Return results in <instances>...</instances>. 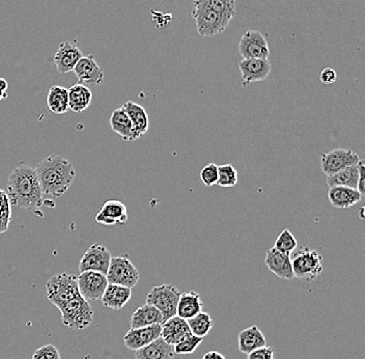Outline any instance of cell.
Returning <instances> with one entry per match:
<instances>
[{"instance_id":"12","label":"cell","mask_w":365,"mask_h":359,"mask_svg":"<svg viewBox=\"0 0 365 359\" xmlns=\"http://www.w3.org/2000/svg\"><path fill=\"white\" fill-rule=\"evenodd\" d=\"M112 254L105 245L94 243L85 252L79 263V271H97L107 273Z\"/></svg>"},{"instance_id":"33","label":"cell","mask_w":365,"mask_h":359,"mask_svg":"<svg viewBox=\"0 0 365 359\" xmlns=\"http://www.w3.org/2000/svg\"><path fill=\"white\" fill-rule=\"evenodd\" d=\"M273 247H275L278 252H282V254L291 256L297 250L298 242L295 236L292 234L291 230L285 229L278 235Z\"/></svg>"},{"instance_id":"17","label":"cell","mask_w":365,"mask_h":359,"mask_svg":"<svg viewBox=\"0 0 365 359\" xmlns=\"http://www.w3.org/2000/svg\"><path fill=\"white\" fill-rule=\"evenodd\" d=\"M83 57V52L75 44L64 42L59 46V49L55 53L53 61H54L59 73L68 74V73L73 72L75 66Z\"/></svg>"},{"instance_id":"16","label":"cell","mask_w":365,"mask_h":359,"mask_svg":"<svg viewBox=\"0 0 365 359\" xmlns=\"http://www.w3.org/2000/svg\"><path fill=\"white\" fill-rule=\"evenodd\" d=\"M161 336V324L152 325V326L135 328L131 329L124 336V343L127 349L131 351H137L150 343L156 341Z\"/></svg>"},{"instance_id":"28","label":"cell","mask_w":365,"mask_h":359,"mask_svg":"<svg viewBox=\"0 0 365 359\" xmlns=\"http://www.w3.org/2000/svg\"><path fill=\"white\" fill-rule=\"evenodd\" d=\"M110 127L114 133L123 139V141H137L131 121L123 107L117 108L112 112L110 117Z\"/></svg>"},{"instance_id":"23","label":"cell","mask_w":365,"mask_h":359,"mask_svg":"<svg viewBox=\"0 0 365 359\" xmlns=\"http://www.w3.org/2000/svg\"><path fill=\"white\" fill-rule=\"evenodd\" d=\"M267 346L265 336L258 326L245 328L238 336V348L241 353L249 355L250 352Z\"/></svg>"},{"instance_id":"18","label":"cell","mask_w":365,"mask_h":359,"mask_svg":"<svg viewBox=\"0 0 365 359\" xmlns=\"http://www.w3.org/2000/svg\"><path fill=\"white\" fill-rule=\"evenodd\" d=\"M265 264L268 269L278 278L285 281L294 278L291 256L278 252L275 247H271L265 252Z\"/></svg>"},{"instance_id":"42","label":"cell","mask_w":365,"mask_h":359,"mask_svg":"<svg viewBox=\"0 0 365 359\" xmlns=\"http://www.w3.org/2000/svg\"><path fill=\"white\" fill-rule=\"evenodd\" d=\"M201 359H227L223 354L218 351H210L205 353Z\"/></svg>"},{"instance_id":"34","label":"cell","mask_w":365,"mask_h":359,"mask_svg":"<svg viewBox=\"0 0 365 359\" xmlns=\"http://www.w3.org/2000/svg\"><path fill=\"white\" fill-rule=\"evenodd\" d=\"M238 183V172L232 164L218 166V181L217 185L223 188L234 187Z\"/></svg>"},{"instance_id":"25","label":"cell","mask_w":365,"mask_h":359,"mask_svg":"<svg viewBox=\"0 0 365 359\" xmlns=\"http://www.w3.org/2000/svg\"><path fill=\"white\" fill-rule=\"evenodd\" d=\"M68 108L75 114H80L90 107L92 101V93L84 84L77 83L68 88Z\"/></svg>"},{"instance_id":"6","label":"cell","mask_w":365,"mask_h":359,"mask_svg":"<svg viewBox=\"0 0 365 359\" xmlns=\"http://www.w3.org/2000/svg\"><path fill=\"white\" fill-rule=\"evenodd\" d=\"M46 295L48 300L54 307H61L66 301L80 295L77 285V276L68 273L51 276L46 283Z\"/></svg>"},{"instance_id":"14","label":"cell","mask_w":365,"mask_h":359,"mask_svg":"<svg viewBox=\"0 0 365 359\" xmlns=\"http://www.w3.org/2000/svg\"><path fill=\"white\" fill-rule=\"evenodd\" d=\"M241 75H242V86L253 82L264 81L269 77L272 66L269 59H245L239 63Z\"/></svg>"},{"instance_id":"38","label":"cell","mask_w":365,"mask_h":359,"mask_svg":"<svg viewBox=\"0 0 365 359\" xmlns=\"http://www.w3.org/2000/svg\"><path fill=\"white\" fill-rule=\"evenodd\" d=\"M32 359H61V354L55 346L44 345L35 350Z\"/></svg>"},{"instance_id":"32","label":"cell","mask_w":365,"mask_h":359,"mask_svg":"<svg viewBox=\"0 0 365 359\" xmlns=\"http://www.w3.org/2000/svg\"><path fill=\"white\" fill-rule=\"evenodd\" d=\"M193 4L211 8L225 16L231 18L236 16V0H194Z\"/></svg>"},{"instance_id":"41","label":"cell","mask_w":365,"mask_h":359,"mask_svg":"<svg viewBox=\"0 0 365 359\" xmlns=\"http://www.w3.org/2000/svg\"><path fill=\"white\" fill-rule=\"evenodd\" d=\"M364 160H361L360 159L359 163H358V172H359V178H358V186L357 190L360 192V194L364 196L365 192V185H364V172H365V164Z\"/></svg>"},{"instance_id":"37","label":"cell","mask_w":365,"mask_h":359,"mask_svg":"<svg viewBox=\"0 0 365 359\" xmlns=\"http://www.w3.org/2000/svg\"><path fill=\"white\" fill-rule=\"evenodd\" d=\"M11 219H12V205L8 197L4 203L0 204V234L8 230Z\"/></svg>"},{"instance_id":"39","label":"cell","mask_w":365,"mask_h":359,"mask_svg":"<svg viewBox=\"0 0 365 359\" xmlns=\"http://www.w3.org/2000/svg\"><path fill=\"white\" fill-rule=\"evenodd\" d=\"M249 358L247 359H274V350L271 347L258 348V349L254 350V351L250 352L249 354Z\"/></svg>"},{"instance_id":"36","label":"cell","mask_w":365,"mask_h":359,"mask_svg":"<svg viewBox=\"0 0 365 359\" xmlns=\"http://www.w3.org/2000/svg\"><path fill=\"white\" fill-rule=\"evenodd\" d=\"M199 178L207 187L217 185L218 181V165L215 163H210L201 170Z\"/></svg>"},{"instance_id":"4","label":"cell","mask_w":365,"mask_h":359,"mask_svg":"<svg viewBox=\"0 0 365 359\" xmlns=\"http://www.w3.org/2000/svg\"><path fill=\"white\" fill-rule=\"evenodd\" d=\"M294 278L313 283L323 272V257L316 250H311L307 247L296 252L294 258H291Z\"/></svg>"},{"instance_id":"24","label":"cell","mask_w":365,"mask_h":359,"mask_svg":"<svg viewBox=\"0 0 365 359\" xmlns=\"http://www.w3.org/2000/svg\"><path fill=\"white\" fill-rule=\"evenodd\" d=\"M162 314L156 307L145 303L133 312L130 320V328L152 326V325L162 324Z\"/></svg>"},{"instance_id":"7","label":"cell","mask_w":365,"mask_h":359,"mask_svg":"<svg viewBox=\"0 0 365 359\" xmlns=\"http://www.w3.org/2000/svg\"><path fill=\"white\" fill-rule=\"evenodd\" d=\"M181 291L174 286H157L152 288L147 296V303L156 307L162 314L163 322L176 316V307L180 299Z\"/></svg>"},{"instance_id":"26","label":"cell","mask_w":365,"mask_h":359,"mask_svg":"<svg viewBox=\"0 0 365 359\" xmlns=\"http://www.w3.org/2000/svg\"><path fill=\"white\" fill-rule=\"evenodd\" d=\"M174 347L162 338L157 339L150 345L135 351V359H174Z\"/></svg>"},{"instance_id":"19","label":"cell","mask_w":365,"mask_h":359,"mask_svg":"<svg viewBox=\"0 0 365 359\" xmlns=\"http://www.w3.org/2000/svg\"><path fill=\"white\" fill-rule=\"evenodd\" d=\"M190 334L187 321L178 316L172 317L161 324V338L172 347Z\"/></svg>"},{"instance_id":"3","label":"cell","mask_w":365,"mask_h":359,"mask_svg":"<svg viewBox=\"0 0 365 359\" xmlns=\"http://www.w3.org/2000/svg\"><path fill=\"white\" fill-rule=\"evenodd\" d=\"M61 314V323L72 330L86 329L94 321V310L81 295L66 301L57 307Z\"/></svg>"},{"instance_id":"20","label":"cell","mask_w":365,"mask_h":359,"mask_svg":"<svg viewBox=\"0 0 365 359\" xmlns=\"http://www.w3.org/2000/svg\"><path fill=\"white\" fill-rule=\"evenodd\" d=\"M132 297V289L124 286L108 283L107 288L102 295V305L107 309L121 310L129 302Z\"/></svg>"},{"instance_id":"22","label":"cell","mask_w":365,"mask_h":359,"mask_svg":"<svg viewBox=\"0 0 365 359\" xmlns=\"http://www.w3.org/2000/svg\"><path fill=\"white\" fill-rule=\"evenodd\" d=\"M121 107L124 108L131 121L136 139H141L148 132L150 127V119L147 110L133 101L126 102Z\"/></svg>"},{"instance_id":"27","label":"cell","mask_w":365,"mask_h":359,"mask_svg":"<svg viewBox=\"0 0 365 359\" xmlns=\"http://www.w3.org/2000/svg\"><path fill=\"white\" fill-rule=\"evenodd\" d=\"M203 307V302L201 301V295L196 291L186 292L181 294L179 299L176 316L187 321L201 312Z\"/></svg>"},{"instance_id":"2","label":"cell","mask_w":365,"mask_h":359,"mask_svg":"<svg viewBox=\"0 0 365 359\" xmlns=\"http://www.w3.org/2000/svg\"><path fill=\"white\" fill-rule=\"evenodd\" d=\"M43 194L61 197L70 189L76 178L74 166L59 155H51L35 167Z\"/></svg>"},{"instance_id":"8","label":"cell","mask_w":365,"mask_h":359,"mask_svg":"<svg viewBox=\"0 0 365 359\" xmlns=\"http://www.w3.org/2000/svg\"><path fill=\"white\" fill-rule=\"evenodd\" d=\"M106 278L109 283L132 289L138 283L140 274L127 256H117L112 257Z\"/></svg>"},{"instance_id":"31","label":"cell","mask_w":365,"mask_h":359,"mask_svg":"<svg viewBox=\"0 0 365 359\" xmlns=\"http://www.w3.org/2000/svg\"><path fill=\"white\" fill-rule=\"evenodd\" d=\"M187 323L191 334L198 338H205L214 326L211 316L203 310L187 320Z\"/></svg>"},{"instance_id":"15","label":"cell","mask_w":365,"mask_h":359,"mask_svg":"<svg viewBox=\"0 0 365 359\" xmlns=\"http://www.w3.org/2000/svg\"><path fill=\"white\" fill-rule=\"evenodd\" d=\"M97 223L102 225H123L128 221L127 207L121 201L110 199L103 204L95 217Z\"/></svg>"},{"instance_id":"40","label":"cell","mask_w":365,"mask_h":359,"mask_svg":"<svg viewBox=\"0 0 365 359\" xmlns=\"http://www.w3.org/2000/svg\"><path fill=\"white\" fill-rule=\"evenodd\" d=\"M320 81L322 83L326 84V86L335 83L336 81H337V73L332 68L323 69L320 75Z\"/></svg>"},{"instance_id":"5","label":"cell","mask_w":365,"mask_h":359,"mask_svg":"<svg viewBox=\"0 0 365 359\" xmlns=\"http://www.w3.org/2000/svg\"><path fill=\"white\" fill-rule=\"evenodd\" d=\"M192 17L196 20L198 35L203 37H215L225 33L232 19L203 6H194Z\"/></svg>"},{"instance_id":"29","label":"cell","mask_w":365,"mask_h":359,"mask_svg":"<svg viewBox=\"0 0 365 359\" xmlns=\"http://www.w3.org/2000/svg\"><path fill=\"white\" fill-rule=\"evenodd\" d=\"M47 106L53 114H66L70 110L68 88L61 86H51L47 95Z\"/></svg>"},{"instance_id":"44","label":"cell","mask_w":365,"mask_h":359,"mask_svg":"<svg viewBox=\"0 0 365 359\" xmlns=\"http://www.w3.org/2000/svg\"><path fill=\"white\" fill-rule=\"evenodd\" d=\"M8 199V194L4 190H0V204L4 203Z\"/></svg>"},{"instance_id":"13","label":"cell","mask_w":365,"mask_h":359,"mask_svg":"<svg viewBox=\"0 0 365 359\" xmlns=\"http://www.w3.org/2000/svg\"><path fill=\"white\" fill-rule=\"evenodd\" d=\"M73 72L78 78L79 83L86 86H98L104 81L105 77L94 54L83 55L75 66Z\"/></svg>"},{"instance_id":"11","label":"cell","mask_w":365,"mask_h":359,"mask_svg":"<svg viewBox=\"0 0 365 359\" xmlns=\"http://www.w3.org/2000/svg\"><path fill=\"white\" fill-rule=\"evenodd\" d=\"M108 283L106 274L97 271H83L77 276L79 293L86 301L101 300Z\"/></svg>"},{"instance_id":"30","label":"cell","mask_w":365,"mask_h":359,"mask_svg":"<svg viewBox=\"0 0 365 359\" xmlns=\"http://www.w3.org/2000/svg\"><path fill=\"white\" fill-rule=\"evenodd\" d=\"M358 178H359L358 166H349V167L340 170V172H336V174L327 176V185H328L329 187H333V186H345V187L357 189Z\"/></svg>"},{"instance_id":"1","label":"cell","mask_w":365,"mask_h":359,"mask_svg":"<svg viewBox=\"0 0 365 359\" xmlns=\"http://www.w3.org/2000/svg\"><path fill=\"white\" fill-rule=\"evenodd\" d=\"M6 194L11 205L19 209L35 212L44 206L43 192L35 168L25 163H20L11 172Z\"/></svg>"},{"instance_id":"43","label":"cell","mask_w":365,"mask_h":359,"mask_svg":"<svg viewBox=\"0 0 365 359\" xmlns=\"http://www.w3.org/2000/svg\"><path fill=\"white\" fill-rule=\"evenodd\" d=\"M6 98H8V93H6V90H4V88H0V102Z\"/></svg>"},{"instance_id":"35","label":"cell","mask_w":365,"mask_h":359,"mask_svg":"<svg viewBox=\"0 0 365 359\" xmlns=\"http://www.w3.org/2000/svg\"><path fill=\"white\" fill-rule=\"evenodd\" d=\"M203 338H198V336H193L190 334L189 336H186L180 343L174 346V354L178 355H189L193 353L203 343Z\"/></svg>"},{"instance_id":"21","label":"cell","mask_w":365,"mask_h":359,"mask_svg":"<svg viewBox=\"0 0 365 359\" xmlns=\"http://www.w3.org/2000/svg\"><path fill=\"white\" fill-rule=\"evenodd\" d=\"M362 196L357 189L345 186H333L328 192L329 201L336 209H349L359 203Z\"/></svg>"},{"instance_id":"9","label":"cell","mask_w":365,"mask_h":359,"mask_svg":"<svg viewBox=\"0 0 365 359\" xmlns=\"http://www.w3.org/2000/svg\"><path fill=\"white\" fill-rule=\"evenodd\" d=\"M239 53L245 59H269L270 49L267 39L258 30H247L241 37Z\"/></svg>"},{"instance_id":"10","label":"cell","mask_w":365,"mask_h":359,"mask_svg":"<svg viewBox=\"0 0 365 359\" xmlns=\"http://www.w3.org/2000/svg\"><path fill=\"white\" fill-rule=\"evenodd\" d=\"M360 158L354 151L348 148H335L321 156V168L327 176L336 174L340 170L357 165Z\"/></svg>"}]
</instances>
